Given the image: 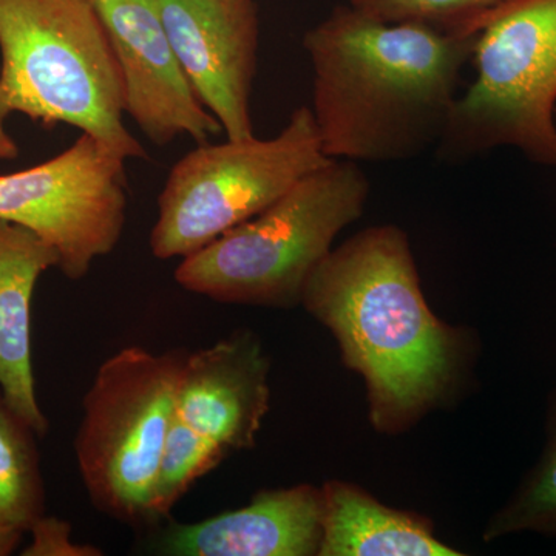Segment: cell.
Returning a JSON list of instances; mask_svg holds the SVG:
<instances>
[{"label": "cell", "instance_id": "8", "mask_svg": "<svg viewBox=\"0 0 556 556\" xmlns=\"http://www.w3.org/2000/svg\"><path fill=\"white\" fill-rule=\"evenodd\" d=\"M127 218L126 160L90 135L46 163L0 175V219L38 233L56 249L70 280L119 243Z\"/></svg>", "mask_w": 556, "mask_h": 556}, {"label": "cell", "instance_id": "2", "mask_svg": "<svg viewBox=\"0 0 556 556\" xmlns=\"http://www.w3.org/2000/svg\"><path fill=\"white\" fill-rule=\"evenodd\" d=\"M478 35L338 5L306 31L313 115L329 160L399 163L437 149Z\"/></svg>", "mask_w": 556, "mask_h": 556}, {"label": "cell", "instance_id": "15", "mask_svg": "<svg viewBox=\"0 0 556 556\" xmlns=\"http://www.w3.org/2000/svg\"><path fill=\"white\" fill-rule=\"evenodd\" d=\"M36 437L0 390V522L25 532L46 515Z\"/></svg>", "mask_w": 556, "mask_h": 556}, {"label": "cell", "instance_id": "16", "mask_svg": "<svg viewBox=\"0 0 556 556\" xmlns=\"http://www.w3.org/2000/svg\"><path fill=\"white\" fill-rule=\"evenodd\" d=\"M536 533L556 538V438L547 439L535 466L485 525V543Z\"/></svg>", "mask_w": 556, "mask_h": 556}, {"label": "cell", "instance_id": "1", "mask_svg": "<svg viewBox=\"0 0 556 556\" xmlns=\"http://www.w3.org/2000/svg\"><path fill=\"white\" fill-rule=\"evenodd\" d=\"M302 306L364 379L379 433H405L466 386L477 339L428 306L412 243L396 225L371 226L332 248L309 277Z\"/></svg>", "mask_w": 556, "mask_h": 556}, {"label": "cell", "instance_id": "13", "mask_svg": "<svg viewBox=\"0 0 556 556\" xmlns=\"http://www.w3.org/2000/svg\"><path fill=\"white\" fill-rule=\"evenodd\" d=\"M50 268H60L56 249L25 226L0 219V390L39 438L50 426L36 397L31 300Z\"/></svg>", "mask_w": 556, "mask_h": 556}, {"label": "cell", "instance_id": "20", "mask_svg": "<svg viewBox=\"0 0 556 556\" xmlns=\"http://www.w3.org/2000/svg\"><path fill=\"white\" fill-rule=\"evenodd\" d=\"M25 530L0 522V556H9L20 546Z\"/></svg>", "mask_w": 556, "mask_h": 556}, {"label": "cell", "instance_id": "9", "mask_svg": "<svg viewBox=\"0 0 556 556\" xmlns=\"http://www.w3.org/2000/svg\"><path fill=\"white\" fill-rule=\"evenodd\" d=\"M118 61L126 115L156 146L223 131L193 89L161 16L159 0H91Z\"/></svg>", "mask_w": 556, "mask_h": 556}, {"label": "cell", "instance_id": "10", "mask_svg": "<svg viewBox=\"0 0 556 556\" xmlns=\"http://www.w3.org/2000/svg\"><path fill=\"white\" fill-rule=\"evenodd\" d=\"M159 5L186 75L226 138H254L251 94L260 46L255 0H159Z\"/></svg>", "mask_w": 556, "mask_h": 556}, {"label": "cell", "instance_id": "11", "mask_svg": "<svg viewBox=\"0 0 556 556\" xmlns=\"http://www.w3.org/2000/svg\"><path fill=\"white\" fill-rule=\"evenodd\" d=\"M269 371L262 340L248 329L186 354L175 416L228 456L254 448L270 407Z\"/></svg>", "mask_w": 556, "mask_h": 556}, {"label": "cell", "instance_id": "7", "mask_svg": "<svg viewBox=\"0 0 556 556\" xmlns=\"http://www.w3.org/2000/svg\"><path fill=\"white\" fill-rule=\"evenodd\" d=\"M186 354L129 346L98 369L84 397L75 450L91 503L129 526L150 515Z\"/></svg>", "mask_w": 556, "mask_h": 556}, {"label": "cell", "instance_id": "14", "mask_svg": "<svg viewBox=\"0 0 556 556\" xmlns=\"http://www.w3.org/2000/svg\"><path fill=\"white\" fill-rule=\"evenodd\" d=\"M324 521L318 556H460L439 540L430 519L388 507L353 482L321 485Z\"/></svg>", "mask_w": 556, "mask_h": 556}, {"label": "cell", "instance_id": "4", "mask_svg": "<svg viewBox=\"0 0 556 556\" xmlns=\"http://www.w3.org/2000/svg\"><path fill=\"white\" fill-rule=\"evenodd\" d=\"M369 179L353 161L331 160L254 218L182 258L175 280L232 305L292 308L346 226L364 215Z\"/></svg>", "mask_w": 556, "mask_h": 556}, {"label": "cell", "instance_id": "22", "mask_svg": "<svg viewBox=\"0 0 556 556\" xmlns=\"http://www.w3.org/2000/svg\"><path fill=\"white\" fill-rule=\"evenodd\" d=\"M546 438H556V387L552 391L551 399H548L547 412H546Z\"/></svg>", "mask_w": 556, "mask_h": 556}, {"label": "cell", "instance_id": "17", "mask_svg": "<svg viewBox=\"0 0 556 556\" xmlns=\"http://www.w3.org/2000/svg\"><path fill=\"white\" fill-rule=\"evenodd\" d=\"M226 457L228 455L218 445L186 426L174 413L150 503L153 522L167 517L190 486L211 473Z\"/></svg>", "mask_w": 556, "mask_h": 556}, {"label": "cell", "instance_id": "21", "mask_svg": "<svg viewBox=\"0 0 556 556\" xmlns=\"http://www.w3.org/2000/svg\"><path fill=\"white\" fill-rule=\"evenodd\" d=\"M5 118L7 113L3 112L2 104H0V160H13L20 155V149L14 139L7 134L5 126H3Z\"/></svg>", "mask_w": 556, "mask_h": 556}, {"label": "cell", "instance_id": "18", "mask_svg": "<svg viewBox=\"0 0 556 556\" xmlns=\"http://www.w3.org/2000/svg\"><path fill=\"white\" fill-rule=\"evenodd\" d=\"M504 0H350L354 9L383 22H420L442 30L478 35L486 11Z\"/></svg>", "mask_w": 556, "mask_h": 556}, {"label": "cell", "instance_id": "5", "mask_svg": "<svg viewBox=\"0 0 556 556\" xmlns=\"http://www.w3.org/2000/svg\"><path fill=\"white\" fill-rule=\"evenodd\" d=\"M477 31V76L457 98L438 159L510 148L556 169V0H504Z\"/></svg>", "mask_w": 556, "mask_h": 556}, {"label": "cell", "instance_id": "3", "mask_svg": "<svg viewBox=\"0 0 556 556\" xmlns=\"http://www.w3.org/2000/svg\"><path fill=\"white\" fill-rule=\"evenodd\" d=\"M0 104L64 123L119 159H146L124 124L118 61L91 0H0Z\"/></svg>", "mask_w": 556, "mask_h": 556}, {"label": "cell", "instance_id": "19", "mask_svg": "<svg viewBox=\"0 0 556 556\" xmlns=\"http://www.w3.org/2000/svg\"><path fill=\"white\" fill-rule=\"evenodd\" d=\"M33 540L22 552L25 556H98L100 548L80 546L72 541V526L58 518L40 517L31 529Z\"/></svg>", "mask_w": 556, "mask_h": 556}, {"label": "cell", "instance_id": "6", "mask_svg": "<svg viewBox=\"0 0 556 556\" xmlns=\"http://www.w3.org/2000/svg\"><path fill=\"white\" fill-rule=\"evenodd\" d=\"M329 161L306 105L291 113L277 137L199 144L172 167L161 192L152 254L160 260L195 254Z\"/></svg>", "mask_w": 556, "mask_h": 556}, {"label": "cell", "instance_id": "12", "mask_svg": "<svg viewBox=\"0 0 556 556\" xmlns=\"http://www.w3.org/2000/svg\"><path fill=\"white\" fill-rule=\"evenodd\" d=\"M321 486L262 490L248 506L167 530L163 552L177 556H318Z\"/></svg>", "mask_w": 556, "mask_h": 556}]
</instances>
